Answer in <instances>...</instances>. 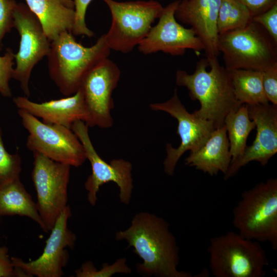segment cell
Masks as SVG:
<instances>
[{
  "mask_svg": "<svg viewBox=\"0 0 277 277\" xmlns=\"http://www.w3.org/2000/svg\"><path fill=\"white\" fill-rule=\"evenodd\" d=\"M27 6L37 16L50 42L65 31L71 32L74 9L65 6L59 0H25Z\"/></svg>",
  "mask_w": 277,
  "mask_h": 277,
  "instance_id": "obj_20",
  "label": "cell"
},
{
  "mask_svg": "<svg viewBox=\"0 0 277 277\" xmlns=\"http://www.w3.org/2000/svg\"><path fill=\"white\" fill-rule=\"evenodd\" d=\"M13 102L17 109L23 110L45 123L71 128L72 124L82 121L87 125L89 113L83 94L80 89L70 96L42 103L29 100L26 96H16Z\"/></svg>",
  "mask_w": 277,
  "mask_h": 277,
  "instance_id": "obj_18",
  "label": "cell"
},
{
  "mask_svg": "<svg viewBox=\"0 0 277 277\" xmlns=\"http://www.w3.org/2000/svg\"><path fill=\"white\" fill-rule=\"evenodd\" d=\"M252 21L261 25L277 43V4L267 11L253 16Z\"/></svg>",
  "mask_w": 277,
  "mask_h": 277,
  "instance_id": "obj_31",
  "label": "cell"
},
{
  "mask_svg": "<svg viewBox=\"0 0 277 277\" xmlns=\"http://www.w3.org/2000/svg\"><path fill=\"white\" fill-rule=\"evenodd\" d=\"M17 112L29 133L26 145L30 151L70 166L84 163L87 159L83 146L71 128L44 122L23 110Z\"/></svg>",
  "mask_w": 277,
  "mask_h": 277,
  "instance_id": "obj_8",
  "label": "cell"
},
{
  "mask_svg": "<svg viewBox=\"0 0 277 277\" xmlns=\"http://www.w3.org/2000/svg\"><path fill=\"white\" fill-rule=\"evenodd\" d=\"M126 261V258H120L111 265L104 263L100 270H96L92 262H86L75 271V275L77 277H110L117 273H130L131 269L127 265Z\"/></svg>",
  "mask_w": 277,
  "mask_h": 277,
  "instance_id": "obj_26",
  "label": "cell"
},
{
  "mask_svg": "<svg viewBox=\"0 0 277 277\" xmlns=\"http://www.w3.org/2000/svg\"><path fill=\"white\" fill-rule=\"evenodd\" d=\"M14 215L29 217L48 232L36 203L25 189L20 178L0 187V215Z\"/></svg>",
  "mask_w": 277,
  "mask_h": 277,
  "instance_id": "obj_21",
  "label": "cell"
},
{
  "mask_svg": "<svg viewBox=\"0 0 277 277\" xmlns=\"http://www.w3.org/2000/svg\"><path fill=\"white\" fill-rule=\"evenodd\" d=\"M17 3L15 0H0V51L5 35L13 27V12Z\"/></svg>",
  "mask_w": 277,
  "mask_h": 277,
  "instance_id": "obj_29",
  "label": "cell"
},
{
  "mask_svg": "<svg viewBox=\"0 0 277 277\" xmlns=\"http://www.w3.org/2000/svg\"><path fill=\"white\" fill-rule=\"evenodd\" d=\"M248 8L236 0H222L219 9L217 28L219 34L240 29L252 21Z\"/></svg>",
  "mask_w": 277,
  "mask_h": 277,
  "instance_id": "obj_24",
  "label": "cell"
},
{
  "mask_svg": "<svg viewBox=\"0 0 277 277\" xmlns=\"http://www.w3.org/2000/svg\"><path fill=\"white\" fill-rule=\"evenodd\" d=\"M175 75L176 85L186 87L190 97L200 103L194 114L210 122L215 129L222 127L227 114L242 105L235 96L229 70L217 57L200 59L193 74L179 70Z\"/></svg>",
  "mask_w": 277,
  "mask_h": 277,
  "instance_id": "obj_2",
  "label": "cell"
},
{
  "mask_svg": "<svg viewBox=\"0 0 277 277\" xmlns=\"http://www.w3.org/2000/svg\"><path fill=\"white\" fill-rule=\"evenodd\" d=\"M26 277L28 275L19 268L13 266L6 246L0 247V277Z\"/></svg>",
  "mask_w": 277,
  "mask_h": 277,
  "instance_id": "obj_32",
  "label": "cell"
},
{
  "mask_svg": "<svg viewBox=\"0 0 277 277\" xmlns=\"http://www.w3.org/2000/svg\"><path fill=\"white\" fill-rule=\"evenodd\" d=\"M121 75L117 65L106 58L84 77L80 87L89 113V127L109 128L113 120L111 111L114 108L112 97Z\"/></svg>",
  "mask_w": 277,
  "mask_h": 277,
  "instance_id": "obj_13",
  "label": "cell"
},
{
  "mask_svg": "<svg viewBox=\"0 0 277 277\" xmlns=\"http://www.w3.org/2000/svg\"><path fill=\"white\" fill-rule=\"evenodd\" d=\"M92 0H74L75 19L71 31L74 36L85 35L89 37L94 35L86 24L85 16L87 9Z\"/></svg>",
  "mask_w": 277,
  "mask_h": 277,
  "instance_id": "obj_28",
  "label": "cell"
},
{
  "mask_svg": "<svg viewBox=\"0 0 277 277\" xmlns=\"http://www.w3.org/2000/svg\"><path fill=\"white\" fill-rule=\"evenodd\" d=\"M231 162L227 131L223 125L212 132L206 143L199 150L190 152L185 160V165L213 176L219 172L225 174Z\"/></svg>",
  "mask_w": 277,
  "mask_h": 277,
  "instance_id": "obj_19",
  "label": "cell"
},
{
  "mask_svg": "<svg viewBox=\"0 0 277 277\" xmlns=\"http://www.w3.org/2000/svg\"><path fill=\"white\" fill-rule=\"evenodd\" d=\"M111 14L105 40L111 50L128 53L147 35L164 7L154 0L117 2L103 0Z\"/></svg>",
  "mask_w": 277,
  "mask_h": 277,
  "instance_id": "obj_7",
  "label": "cell"
},
{
  "mask_svg": "<svg viewBox=\"0 0 277 277\" xmlns=\"http://www.w3.org/2000/svg\"><path fill=\"white\" fill-rule=\"evenodd\" d=\"M110 51L105 34L92 46L85 47L76 41L71 32H63L51 42L47 55L50 77L63 95H73L87 73L108 58Z\"/></svg>",
  "mask_w": 277,
  "mask_h": 277,
  "instance_id": "obj_3",
  "label": "cell"
},
{
  "mask_svg": "<svg viewBox=\"0 0 277 277\" xmlns=\"http://www.w3.org/2000/svg\"><path fill=\"white\" fill-rule=\"evenodd\" d=\"M262 81L268 102L277 105V63L263 71Z\"/></svg>",
  "mask_w": 277,
  "mask_h": 277,
  "instance_id": "obj_30",
  "label": "cell"
},
{
  "mask_svg": "<svg viewBox=\"0 0 277 277\" xmlns=\"http://www.w3.org/2000/svg\"><path fill=\"white\" fill-rule=\"evenodd\" d=\"M116 240H125L143 262L136 265L143 275L156 277H192L179 271V249L176 239L163 218L148 212L136 214L131 225L115 233Z\"/></svg>",
  "mask_w": 277,
  "mask_h": 277,
  "instance_id": "obj_1",
  "label": "cell"
},
{
  "mask_svg": "<svg viewBox=\"0 0 277 277\" xmlns=\"http://www.w3.org/2000/svg\"><path fill=\"white\" fill-rule=\"evenodd\" d=\"M21 164L19 155L10 153L5 148L0 126V187L19 178Z\"/></svg>",
  "mask_w": 277,
  "mask_h": 277,
  "instance_id": "obj_25",
  "label": "cell"
},
{
  "mask_svg": "<svg viewBox=\"0 0 277 277\" xmlns=\"http://www.w3.org/2000/svg\"><path fill=\"white\" fill-rule=\"evenodd\" d=\"M245 6L252 16L259 15L277 4V0H236Z\"/></svg>",
  "mask_w": 277,
  "mask_h": 277,
  "instance_id": "obj_33",
  "label": "cell"
},
{
  "mask_svg": "<svg viewBox=\"0 0 277 277\" xmlns=\"http://www.w3.org/2000/svg\"><path fill=\"white\" fill-rule=\"evenodd\" d=\"M71 215L68 206L62 212L46 241L42 254L36 260L28 262L20 258L11 257L14 267L24 271L28 276L61 277L69 259L67 248L73 249L76 236L68 228V220Z\"/></svg>",
  "mask_w": 277,
  "mask_h": 277,
  "instance_id": "obj_14",
  "label": "cell"
},
{
  "mask_svg": "<svg viewBox=\"0 0 277 277\" xmlns=\"http://www.w3.org/2000/svg\"><path fill=\"white\" fill-rule=\"evenodd\" d=\"M209 267L215 277H263L269 262L260 242L229 231L210 239Z\"/></svg>",
  "mask_w": 277,
  "mask_h": 277,
  "instance_id": "obj_5",
  "label": "cell"
},
{
  "mask_svg": "<svg viewBox=\"0 0 277 277\" xmlns=\"http://www.w3.org/2000/svg\"><path fill=\"white\" fill-rule=\"evenodd\" d=\"M33 153L32 180L37 194L36 206L47 232L51 231L68 206L71 166Z\"/></svg>",
  "mask_w": 277,
  "mask_h": 277,
  "instance_id": "obj_9",
  "label": "cell"
},
{
  "mask_svg": "<svg viewBox=\"0 0 277 277\" xmlns=\"http://www.w3.org/2000/svg\"><path fill=\"white\" fill-rule=\"evenodd\" d=\"M224 125L229 141L231 163L244 153L247 147L248 136L255 128V124L249 118L248 105L242 104L237 110L227 114L224 119Z\"/></svg>",
  "mask_w": 277,
  "mask_h": 277,
  "instance_id": "obj_22",
  "label": "cell"
},
{
  "mask_svg": "<svg viewBox=\"0 0 277 277\" xmlns=\"http://www.w3.org/2000/svg\"><path fill=\"white\" fill-rule=\"evenodd\" d=\"M13 27L20 35L16 67L12 78L18 81L26 97L30 96L29 82L34 66L48 55L51 42L37 16L24 3H17L13 12Z\"/></svg>",
  "mask_w": 277,
  "mask_h": 277,
  "instance_id": "obj_11",
  "label": "cell"
},
{
  "mask_svg": "<svg viewBox=\"0 0 277 277\" xmlns=\"http://www.w3.org/2000/svg\"><path fill=\"white\" fill-rule=\"evenodd\" d=\"M179 2L175 1L164 7L157 24L138 45L140 52L149 54L162 51L179 56L184 54L187 49L197 52L204 50L193 30L177 22L174 13Z\"/></svg>",
  "mask_w": 277,
  "mask_h": 277,
  "instance_id": "obj_15",
  "label": "cell"
},
{
  "mask_svg": "<svg viewBox=\"0 0 277 277\" xmlns=\"http://www.w3.org/2000/svg\"><path fill=\"white\" fill-rule=\"evenodd\" d=\"M229 71L235 96L241 104L269 103L263 86V71L238 69Z\"/></svg>",
  "mask_w": 277,
  "mask_h": 277,
  "instance_id": "obj_23",
  "label": "cell"
},
{
  "mask_svg": "<svg viewBox=\"0 0 277 277\" xmlns=\"http://www.w3.org/2000/svg\"><path fill=\"white\" fill-rule=\"evenodd\" d=\"M232 223L245 238L268 242L277 249V179L244 191L233 209Z\"/></svg>",
  "mask_w": 277,
  "mask_h": 277,
  "instance_id": "obj_4",
  "label": "cell"
},
{
  "mask_svg": "<svg viewBox=\"0 0 277 277\" xmlns=\"http://www.w3.org/2000/svg\"><path fill=\"white\" fill-rule=\"evenodd\" d=\"M247 105L249 118L255 124V138L243 155L230 164L224 174L225 180L234 176L250 162L256 161L265 166L277 152V105L269 103Z\"/></svg>",
  "mask_w": 277,
  "mask_h": 277,
  "instance_id": "obj_16",
  "label": "cell"
},
{
  "mask_svg": "<svg viewBox=\"0 0 277 277\" xmlns=\"http://www.w3.org/2000/svg\"><path fill=\"white\" fill-rule=\"evenodd\" d=\"M217 47L228 70L263 71L277 63V43L253 21L244 28L219 34Z\"/></svg>",
  "mask_w": 277,
  "mask_h": 277,
  "instance_id": "obj_6",
  "label": "cell"
},
{
  "mask_svg": "<svg viewBox=\"0 0 277 277\" xmlns=\"http://www.w3.org/2000/svg\"><path fill=\"white\" fill-rule=\"evenodd\" d=\"M88 128L86 123L82 121L74 122L71 127L82 144L86 159L90 162L91 166V174L88 176L84 185L85 188L88 191L89 203L92 206H94L100 187L112 182L120 189V201L124 204H128L133 188L131 163L122 159H113L109 163L105 162L100 157L93 146Z\"/></svg>",
  "mask_w": 277,
  "mask_h": 277,
  "instance_id": "obj_10",
  "label": "cell"
},
{
  "mask_svg": "<svg viewBox=\"0 0 277 277\" xmlns=\"http://www.w3.org/2000/svg\"><path fill=\"white\" fill-rule=\"evenodd\" d=\"M150 108L154 111L166 112L177 121L176 133L181 139L180 145L177 148H174L170 144L166 145L167 155L163 163L165 172L172 176L183 154L188 150L190 152L199 150L216 129L210 122L198 118L193 113H189L181 102L176 89L169 100L151 104Z\"/></svg>",
  "mask_w": 277,
  "mask_h": 277,
  "instance_id": "obj_12",
  "label": "cell"
},
{
  "mask_svg": "<svg viewBox=\"0 0 277 277\" xmlns=\"http://www.w3.org/2000/svg\"><path fill=\"white\" fill-rule=\"evenodd\" d=\"M67 8L74 9V4L73 0H59Z\"/></svg>",
  "mask_w": 277,
  "mask_h": 277,
  "instance_id": "obj_34",
  "label": "cell"
},
{
  "mask_svg": "<svg viewBox=\"0 0 277 277\" xmlns=\"http://www.w3.org/2000/svg\"><path fill=\"white\" fill-rule=\"evenodd\" d=\"M222 0H180L175 17L189 25L204 47L206 57H217V20Z\"/></svg>",
  "mask_w": 277,
  "mask_h": 277,
  "instance_id": "obj_17",
  "label": "cell"
},
{
  "mask_svg": "<svg viewBox=\"0 0 277 277\" xmlns=\"http://www.w3.org/2000/svg\"><path fill=\"white\" fill-rule=\"evenodd\" d=\"M14 53L9 48L6 49L3 56H0V95L8 98L12 93L9 82L13 77Z\"/></svg>",
  "mask_w": 277,
  "mask_h": 277,
  "instance_id": "obj_27",
  "label": "cell"
}]
</instances>
